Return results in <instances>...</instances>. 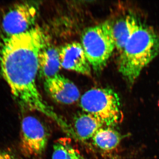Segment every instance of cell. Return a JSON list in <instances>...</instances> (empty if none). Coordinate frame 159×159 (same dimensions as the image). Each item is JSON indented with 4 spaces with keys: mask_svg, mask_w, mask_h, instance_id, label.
<instances>
[{
    "mask_svg": "<svg viewBox=\"0 0 159 159\" xmlns=\"http://www.w3.org/2000/svg\"><path fill=\"white\" fill-rule=\"evenodd\" d=\"M47 44L46 35L38 26L2 40L1 73L20 107L43 114L68 134L71 127L44 100L36 85L40 52Z\"/></svg>",
    "mask_w": 159,
    "mask_h": 159,
    "instance_id": "obj_1",
    "label": "cell"
},
{
    "mask_svg": "<svg viewBox=\"0 0 159 159\" xmlns=\"http://www.w3.org/2000/svg\"><path fill=\"white\" fill-rule=\"evenodd\" d=\"M159 54V35L139 21L120 53L119 72L129 84L133 85L142 70Z\"/></svg>",
    "mask_w": 159,
    "mask_h": 159,
    "instance_id": "obj_2",
    "label": "cell"
},
{
    "mask_svg": "<svg viewBox=\"0 0 159 159\" xmlns=\"http://www.w3.org/2000/svg\"><path fill=\"white\" fill-rule=\"evenodd\" d=\"M80 107L105 126L112 127L120 123L123 115L119 95L107 88H96L86 92L80 99Z\"/></svg>",
    "mask_w": 159,
    "mask_h": 159,
    "instance_id": "obj_3",
    "label": "cell"
},
{
    "mask_svg": "<svg viewBox=\"0 0 159 159\" xmlns=\"http://www.w3.org/2000/svg\"><path fill=\"white\" fill-rule=\"evenodd\" d=\"M80 43L92 69L102 71L116 48L111 23L105 21L85 29Z\"/></svg>",
    "mask_w": 159,
    "mask_h": 159,
    "instance_id": "obj_4",
    "label": "cell"
},
{
    "mask_svg": "<svg viewBox=\"0 0 159 159\" xmlns=\"http://www.w3.org/2000/svg\"><path fill=\"white\" fill-rule=\"evenodd\" d=\"M38 11L39 4L35 2H17L9 6L1 19V39L24 33L33 28Z\"/></svg>",
    "mask_w": 159,
    "mask_h": 159,
    "instance_id": "obj_5",
    "label": "cell"
},
{
    "mask_svg": "<svg viewBox=\"0 0 159 159\" xmlns=\"http://www.w3.org/2000/svg\"><path fill=\"white\" fill-rule=\"evenodd\" d=\"M49 134L45 125L36 117L27 116L21 123L20 148L24 156L35 158L44 152Z\"/></svg>",
    "mask_w": 159,
    "mask_h": 159,
    "instance_id": "obj_6",
    "label": "cell"
},
{
    "mask_svg": "<svg viewBox=\"0 0 159 159\" xmlns=\"http://www.w3.org/2000/svg\"><path fill=\"white\" fill-rule=\"evenodd\" d=\"M44 87L52 99L61 104H74L80 97L77 86L68 78L60 74L44 80Z\"/></svg>",
    "mask_w": 159,
    "mask_h": 159,
    "instance_id": "obj_7",
    "label": "cell"
},
{
    "mask_svg": "<svg viewBox=\"0 0 159 159\" xmlns=\"http://www.w3.org/2000/svg\"><path fill=\"white\" fill-rule=\"evenodd\" d=\"M59 54L63 68L87 76L91 75L92 68L80 43L66 44L60 48Z\"/></svg>",
    "mask_w": 159,
    "mask_h": 159,
    "instance_id": "obj_8",
    "label": "cell"
},
{
    "mask_svg": "<svg viewBox=\"0 0 159 159\" xmlns=\"http://www.w3.org/2000/svg\"><path fill=\"white\" fill-rule=\"evenodd\" d=\"M61 67L59 50L47 44L41 51L39 57L40 77L45 80L53 77L58 74Z\"/></svg>",
    "mask_w": 159,
    "mask_h": 159,
    "instance_id": "obj_9",
    "label": "cell"
},
{
    "mask_svg": "<svg viewBox=\"0 0 159 159\" xmlns=\"http://www.w3.org/2000/svg\"><path fill=\"white\" fill-rule=\"evenodd\" d=\"M74 125L75 136L83 141L92 139L97 131L104 126L97 118L84 112L76 116Z\"/></svg>",
    "mask_w": 159,
    "mask_h": 159,
    "instance_id": "obj_10",
    "label": "cell"
},
{
    "mask_svg": "<svg viewBox=\"0 0 159 159\" xmlns=\"http://www.w3.org/2000/svg\"><path fill=\"white\" fill-rule=\"evenodd\" d=\"M139 22L134 15L129 14L112 24L116 48L120 53Z\"/></svg>",
    "mask_w": 159,
    "mask_h": 159,
    "instance_id": "obj_11",
    "label": "cell"
},
{
    "mask_svg": "<svg viewBox=\"0 0 159 159\" xmlns=\"http://www.w3.org/2000/svg\"><path fill=\"white\" fill-rule=\"evenodd\" d=\"M93 144L103 151H110L118 147L122 140L121 134L112 127L103 126L92 139Z\"/></svg>",
    "mask_w": 159,
    "mask_h": 159,
    "instance_id": "obj_12",
    "label": "cell"
},
{
    "mask_svg": "<svg viewBox=\"0 0 159 159\" xmlns=\"http://www.w3.org/2000/svg\"><path fill=\"white\" fill-rule=\"evenodd\" d=\"M52 159H86L69 142L61 139L54 143Z\"/></svg>",
    "mask_w": 159,
    "mask_h": 159,
    "instance_id": "obj_13",
    "label": "cell"
},
{
    "mask_svg": "<svg viewBox=\"0 0 159 159\" xmlns=\"http://www.w3.org/2000/svg\"><path fill=\"white\" fill-rule=\"evenodd\" d=\"M0 159H18L14 153L6 150H0Z\"/></svg>",
    "mask_w": 159,
    "mask_h": 159,
    "instance_id": "obj_14",
    "label": "cell"
}]
</instances>
